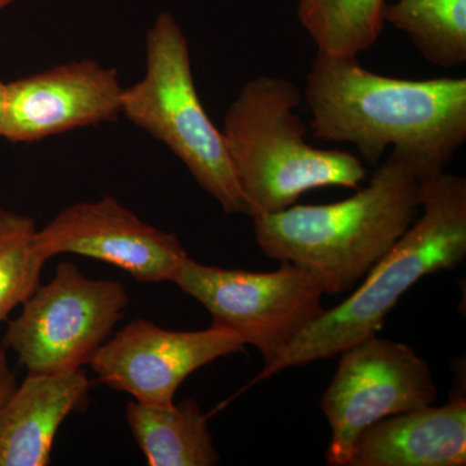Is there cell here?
Here are the masks:
<instances>
[{
	"instance_id": "cell-1",
	"label": "cell",
	"mask_w": 466,
	"mask_h": 466,
	"mask_svg": "<svg viewBox=\"0 0 466 466\" xmlns=\"http://www.w3.org/2000/svg\"><path fill=\"white\" fill-rule=\"evenodd\" d=\"M302 96L318 139L352 144L370 162L391 147L424 179L444 171L466 142V78H391L358 57L317 52Z\"/></svg>"
},
{
	"instance_id": "cell-2",
	"label": "cell",
	"mask_w": 466,
	"mask_h": 466,
	"mask_svg": "<svg viewBox=\"0 0 466 466\" xmlns=\"http://www.w3.org/2000/svg\"><path fill=\"white\" fill-rule=\"evenodd\" d=\"M422 179L416 162L392 149L351 198L253 217L257 244L269 258L305 268L324 294L345 293L412 225Z\"/></svg>"
},
{
	"instance_id": "cell-3",
	"label": "cell",
	"mask_w": 466,
	"mask_h": 466,
	"mask_svg": "<svg viewBox=\"0 0 466 466\" xmlns=\"http://www.w3.org/2000/svg\"><path fill=\"white\" fill-rule=\"evenodd\" d=\"M421 216L395 242L363 284L339 306L325 309L280 357L263 366L249 386L288 368L341 354L377 333L389 312L422 278L455 268L466 257V179L446 171L420 184Z\"/></svg>"
},
{
	"instance_id": "cell-4",
	"label": "cell",
	"mask_w": 466,
	"mask_h": 466,
	"mask_svg": "<svg viewBox=\"0 0 466 466\" xmlns=\"http://www.w3.org/2000/svg\"><path fill=\"white\" fill-rule=\"evenodd\" d=\"M300 101L302 92L289 79L259 76L242 86L227 110L220 131L251 218L293 207L312 189H359L366 180L357 156L309 146L296 113Z\"/></svg>"
},
{
	"instance_id": "cell-5",
	"label": "cell",
	"mask_w": 466,
	"mask_h": 466,
	"mask_svg": "<svg viewBox=\"0 0 466 466\" xmlns=\"http://www.w3.org/2000/svg\"><path fill=\"white\" fill-rule=\"evenodd\" d=\"M122 115L164 143L227 214H247L222 131L202 106L191 52L173 15H158L146 38V73L122 94Z\"/></svg>"
},
{
	"instance_id": "cell-6",
	"label": "cell",
	"mask_w": 466,
	"mask_h": 466,
	"mask_svg": "<svg viewBox=\"0 0 466 466\" xmlns=\"http://www.w3.org/2000/svg\"><path fill=\"white\" fill-rule=\"evenodd\" d=\"M171 283L201 303L213 324L259 350L265 366L320 318L324 291L309 271L280 262L276 271L249 272L184 260Z\"/></svg>"
},
{
	"instance_id": "cell-7",
	"label": "cell",
	"mask_w": 466,
	"mask_h": 466,
	"mask_svg": "<svg viewBox=\"0 0 466 466\" xmlns=\"http://www.w3.org/2000/svg\"><path fill=\"white\" fill-rule=\"evenodd\" d=\"M130 297L124 284L86 276L61 262L9 321L3 348L17 355L27 373L84 368L124 318Z\"/></svg>"
},
{
	"instance_id": "cell-8",
	"label": "cell",
	"mask_w": 466,
	"mask_h": 466,
	"mask_svg": "<svg viewBox=\"0 0 466 466\" xmlns=\"http://www.w3.org/2000/svg\"><path fill=\"white\" fill-rule=\"evenodd\" d=\"M320 407L330 426L329 466H348L364 431L408 410L431 406L437 386L428 361L406 343L370 334L342 351Z\"/></svg>"
},
{
	"instance_id": "cell-9",
	"label": "cell",
	"mask_w": 466,
	"mask_h": 466,
	"mask_svg": "<svg viewBox=\"0 0 466 466\" xmlns=\"http://www.w3.org/2000/svg\"><path fill=\"white\" fill-rule=\"evenodd\" d=\"M245 346L238 333L220 325L180 332L137 319L106 339L88 366L112 390L140 403L168 406L193 372Z\"/></svg>"
},
{
	"instance_id": "cell-10",
	"label": "cell",
	"mask_w": 466,
	"mask_h": 466,
	"mask_svg": "<svg viewBox=\"0 0 466 466\" xmlns=\"http://www.w3.org/2000/svg\"><path fill=\"white\" fill-rule=\"evenodd\" d=\"M36 244L50 259L76 254L124 269L140 283L171 281L189 258L175 233L150 226L110 196L76 202L36 232Z\"/></svg>"
},
{
	"instance_id": "cell-11",
	"label": "cell",
	"mask_w": 466,
	"mask_h": 466,
	"mask_svg": "<svg viewBox=\"0 0 466 466\" xmlns=\"http://www.w3.org/2000/svg\"><path fill=\"white\" fill-rule=\"evenodd\" d=\"M115 67L84 58L5 84L2 137L35 143L76 128L113 122L122 115Z\"/></svg>"
},
{
	"instance_id": "cell-12",
	"label": "cell",
	"mask_w": 466,
	"mask_h": 466,
	"mask_svg": "<svg viewBox=\"0 0 466 466\" xmlns=\"http://www.w3.org/2000/svg\"><path fill=\"white\" fill-rule=\"evenodd\" d=\"M91 382L84 368L27 373L0 406V466H47L67 417L87 407Z\"/></svg>"
},
{
	"instance_id": "cell-13",
	"label": "cell",
	"mask_w": 466,
	"mask_h": 466,
	"mask_svg": "<svg viewBox=\"0 0 466 466\" xmlns=\"http://www.w3.org/2000/svg\"><path fill=\"white\" fill-rule=\"evenodd\" d=\"M466 400L380 420L361 433L348 466H464Z\"/></svg>"
},
{
	"instance_id": "cell-14",
	"label": "cell",
	"mask_w": 466,
	"mask_h": 466,
	"mask_svg": "<svg viewBox=\"0 0 466 466\" xmlns=\"http://www.w3.org/2000/svg\"><path fill=\"white\" fill-rule=\"evenodd\" d=\"M126 420L150 466H214L220 461L198 401L153 406L130 400Z\"/></svg>"
},
{
	"instance_id": "cell-15",
	"label": "cell",
	"mask_w": 466,
	"mask_h": 466,
	"mask_svg": "<svg viewBox=\"0 0 466 466\" xmlns=\"http://www.w3.org/2000/svg\"><path fill=\"white\" fill-rule=\"evenodd\" d=\"M383 20L433 66L453 69L466 63V0H397L386 5Z\"/></svg>"
},
{
	"instance_id": "cell-16",
	"label": "cell",
	"mask_w": 466,
	"mask_h": 466,
	"mask_svg": "<svg viewBox=\"0 0 466 466\" xmlns=\"http://www.w3.org/2000/svg\"><path fill=\"white\" fill-rule=\"evenodd\" d=\"M386 0H299L297 17L318 52L358 57L381 35Z\"/></svg>"
},
{
	"instance_id": "cell-17",
	"label": "cell",
	"mask_w": 466,
	"mask_h": 466,
	"mask_svg": "<svg viewBox=\"0 0 466 466\" xmlns=\"http://www.w3.org/2000/svg\"><path fill=\"white\" fill-rule=\"evenodd\" d=\"M32 218L0 208V324L41 285L47 258L36 244Z\"/></svg>"
},
{
	"instance_id": "cell-18",
	"label": "cell",
	"mask_w": 466,
	"mask_h": 466,
	"mask_svg": "<svg viewBox=\"0 0 466 466\" xmlns=\"http://www.w3.org/2000/svg\"><path fill=\"white\" fill-rule=\"evenodd\" d=\"M17 388V380L14 370L9 367L5 349L0 348V406Z\"/></svg>"
},
{
	"instance_id": "cell-19",
	"label": "cell",
	"mask_w": 466,
	"mask_h": 466,
	"mask_svg": "<svg viewBox=\"0 0 466 466\" xmlns=\"http://www.w3.org/2000/svg\"><path fill=\"white\" fill-rule=\"evenodd\" d=\"M5 84L0 81V137H2L3 115H5Z\"/></svg>"
},
{
	"instance_id": "cell-20",
	"label": "cell",
	"mask_w": 466,
	"mask_h": 466,
	"mask_svg": "<svg viewBox=\"0 0 466 466\" xmlns=\"http://www.w3.org/2000/svg\"><path fill=\"white\" fill-rule=\"evenodd\" d=\"M15 2H17V0H0V11H2L3 8L8 7L9 5Z\"/></svg>"
}]
</instances>
